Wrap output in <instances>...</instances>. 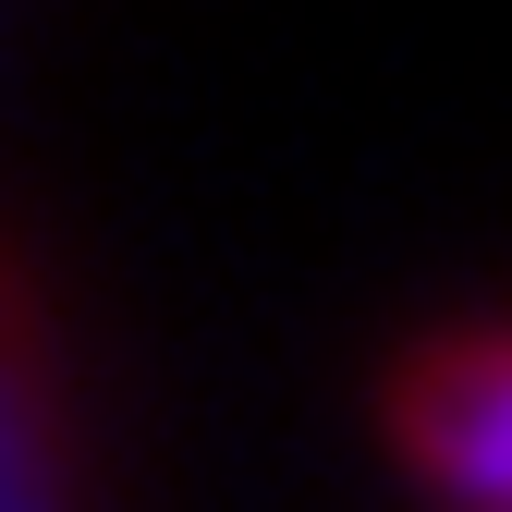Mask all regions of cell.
<instances>
[{
  "mask_svg": "<svg viewBox=\"0 0 512 512\" xmlns=\"http://www.w3.org/2000/svg\"><path fill=\"white\" fill-rule=\"evenodd\" d=\"M378 439L391 464L452 500V512H500L512 488V342L488 317H439L378 366Z\"/></svg>",
  "mask_w": 512,
  "mask_h": 512,
  "instance_id": "6da1fadb",
  "label": "cell"
},
{
  "mask_svg": "<svg viewBox=\"0 0 512 512\" xmlns=\"http://www.w3.org/2000/svg\"><path fill=\"white\" fill-rule=\"evenodd\" d=\"M0 512H74V415H61V354L37 269L0 244Z\"/></svg>",
  "mask_w": 512,
  "mask_h": 512,
  "instance_id": "7a4b0ae2",
  "label": "cell"
}]
</instances>
